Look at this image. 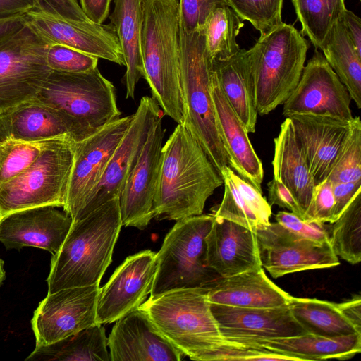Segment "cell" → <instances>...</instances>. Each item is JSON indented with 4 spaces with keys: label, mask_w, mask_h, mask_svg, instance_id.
Wrapping results in <instances>:
<instances>
[{
    "label": "cell",
    "mask_w": 361,
    "mask_h": 361,
    "mask_svg": "<svg viewBox=\"0 0 361 361\" xmlns=\"http://www.w3.org/2000/svg\"><path fill=\"white\" fill-rule=\"evenodd\" d=\"M26 24L25 14L0 19V42L20 30Z\"/></svg>",
    "instance_id": "11a10c76"
},
{
    "label": "cell",
    "mask_w": 361,
    "mask_h": 361,
    "mask_svg": "<svg viewBox=\"0 0 361 361\" xmlns=\"http://www.w3.org/2000/svg\"><path fill=\"white\" fill-rule=\"evenodd\" d=\"M351 97L324 55L315 51L300 78L283 104V116L317 114L342 120L353 118Z\"/></svg>",
    "instance_id": "5bb4252c"
},
{
    "label": "cell",
    "mask_w": 361,
    "mask_h": 361,
    "mask_svg": "<svg viewBox=\"0 0 361 361\" xmlns=\"http://www.w3.org/2000/svg\"><path fill=\"white\" fill-rule=\"evenodd\" d=\"M275 219L276 222L300 237L317 243L329 241L330 233L324 223L307 221L286 211H279Z\"/></svg>",
    "instance_id": "f6af8a7d"
},
{
    "label": "cell",
    "mask_w": 361,
    "mask_h": 361,
    "mask_svg": "<svg viewBox=\"0 0 361 361\" xmlns=\"http://www.w3.org/2000/svg\"><path fill=\"white\" fill-rule=\"evenodd\" d=\"M96 324L49 345L35 346L29 361H111L105 329Z\"/></svg>",
    "instance_id": "4dcf8cb0"
},
{
    "label": "cell",
    "mask_w": 361,
    "mask_h": 361,
    "mask_svg": "<svg viewBox=\"0 0 361 361\" xmlns=\"http://www.w3.org/2000/svg\"><path fill=\"white\" fill-rule=\"evenodd\" d=\"M329 242L334 253L353 265L361 260V190L333 223Z\"/></svg>",
    "instance_id": "d590c367"
},
{
    "label": "cell",
    "mask_w": 361,
    "mask_h": 361,
    "mask_svg": "<svg viewBox=\"0 0 361 361\" xmlns=\"http://www.w3.org/2000/svg\"><path fill=\"white\" fill-rule=\"evenodd\" d=\"M331 183L361 181V121L353 117L350 129L328 178Z\"/></svg>",
    "instance_id": "8d00e7d4"
},
{
    "label": "cell",
    "mask_w": 361,
    "mask_h": 361,
    "mask_svg": "<svg viewBox=\"0 0 361 361\" xmlns=\"http://www.w3.org/2000/svg\"><path fill=\"white\" fill-rule=\"evenodd\" d=\"M228 4L242 20H248L260 32V36L283 23V0H228Z\"/></svg>",
    "instance_id": "f35d334b"
},
{
    "label": "cell",
    "mask_w": 361,
    "mask_h": 361,
    "mask_svg": "<svg viewBox=\"0 0 361 361\" xmlns=\"http://www.w3.org/2000/svg\"><path fill=\"white\" fill-rule=\"evenodd\" d=\"M208 288H183L150 296L140 307L178 350L191 360L208 361L228 342L221 336L207 298Z\"/></svg>",
    "instance_id": "5b68a950"
},
{
    "label": "cell",
    "mask_w": 361,
    "mask_h": 361,
    "mask_svg": "<svg viewBox=\"0 0 361 361\" xmlns=\"http://www.w3.org/2000/svg\"><path fill=\"white\" fill-rule=\"evenodd\" d=\"M288 306L307 333L329 338L361 334L341 314L335 302L290 296Z\"/></svg>",
    "instance_id": "1f68e13d"
},
{
    "label": "cell",
    "mask_w": 361,
    "mask_h": 361,
    "mask_svg": "<svg viewBox=\"0 0 361 361\" xmlns=\"http://www.w3.org/2000/svg\"><path fill=\"white\" fill-rule=\"evenodd\" d=\"M229 6L214 8L205 27L204 36L207 51L212 59H226L240 50L236 38L244 23Z\"/></svg>",
    "instance_id": "e575fe53"
},
{
    "label": "cell",
    "mask_w": 361,
    "mask_h": 361,
    "mask_svg": "<svg viewBox=\"0 0 361 361\" xmlns=\"http://www.w3.org/2000/svg\"><path fill=\"white\" fill-rule=\"evenodd\" d=\"M33 8L49 15L77 22L90 21L77 0H32Z\"/></svg>",
    "instance_id": "7dc6e473"
},
{
    "label": "cell",
    "mask_w": 361,
    "mask_h": 361,
    "mask_svg": "<svg viewBox=\"0 0 361 361\" xmlns=\"http://www.w3.org/2000/svg\"><path fill=\"white\" fill-rule=\"evenodd\" d=\"M315 185L328 178L351 121L317 114L289 117Z\"/></svg>",
    "instance_id": "603a6c76"
},
{
    "label": "cell",
    "mask_w": 361,
    "mask_h": 361,
    "mask_svg": "<svg viewBox=\"0 0 361 361\" xmlns=\"http://www.w3.org/2000/svg\"><path fill=\"white\" fill-rule=\"evenodd\" d=\"M290 295L274 284L262 267L220 277L208 287L211 304L244 308H270L288 304Z\"/></svg>",
    "instance_id": "484cf974"
},
{
    "label": "cell",
    "mask_w": 361,
    "mask_h": 361,
    "mask_svg": "<svg viewBox=\"0 0 361 361\" xmlns=\"http://www.w3.org/2000/svg\"><path fill=\"white\" fill-rule=\"evenodd\" d=\"M223 184L202 147L178 123L162 148L154 218L178 221L200 215L207 199Z\"/></svg>",
    "instance_id": "6da1fadb"
},
{
    "label": "cell",
    "mask_w": 361,
    "mask_h": 361,
    "mask_svg": "<svg viewBox=\"0 0 361 361\" xmlns=\"http://www.w3.org/2000/svg\"><path fill=\"white\" fill-rule=\"evenodd\" d=\"M212 360H292L295 357L269 351L262 348H254L230 341L217 347L209 354L208 361Z\"/></svg>",
    "instance_id": "b9f144b4"
},
{
    "label": "cell",
    "mask_w": 361,
    "mask_h": 361,
    "mask_svg": "<svg viewBox=\"0 0 361 361\" xmlns=\"http://www.w3.org/2000/svg\"><path fill=\"white\" fill-rule=\"evenodd\" d=\"M334 207L331 223L342 214L357 192L361 190V181L332 183Z\"/></svg>",
    "instance_id": "681fc988"
},
{
    "label": "cell",
    "mask_w": 361,
    "mask_h": 361,
    "mask_svg": "<svg viewBox=\"0 0 361 361\" xmlns=\"http://www.w3.org/2000/svg\"><path fill=\"white\" fill-rule=\"evenodd\" d=\"M221 336L228 341L250 342L307 333L292 314L288 304L270 308H244L211 304Z\"/></svg>",
    "instance_id": "d6986e66"
},
{
    "label": "cell",
    "mask_w": 361,
    "mask_h": 361,
    "mask_svg": "<svg viewBox=\"0 0 361 361\" xmlns=\"http://www.w3.org/2000/svg\"><path fill=\"white\" fill-rule=\"evenodd\" d=\"M345 30L357 53L361 56V21L351 11L345 9L341 18Z\"/></svg>",
    "instance_id": "816d5d0a"
},
{
    "label": "cell",
    "mask_w": 361,
    "mask_h": 361,
    "mask_svg": "<svg viewBox=\"0 0 361 361\" xmlns=\"http://www.w3.org/2000/svg\"><path fill=\"white\" fill-rule=\"evenodd\" d=\"M1 219V215H0V219Z\"/></svg>",
    "instance_id": "6f0895ef"
},
{
    "label": "cell",
    "mask_w": 361,
    "mask_h": 361,
    "mask_svg": "<svg viewBox=\"0 0 361 361\" xmlns=\"http://www.w3.org/2000/svg\"><path fill=\"white\" fill-rule=\"evenodd\" d=\"M76 142L49 140L35 161L21 173L0 185V215L46 205L63 207Z\"/></svg>",
    "instance_id": "9c48e42d"
},
{
    "label": "cell",
    "mask_w": 361,
    "mask_h": 361,
    "mask_svg": "<svg viewBox=\"0 0 361 361\" xmlns=\"http://www.w3.org/2000/svg\"><path fill=\"white\" fill-rule=\"evenodd\" d=\"M180 25L187 32L204 29L212 11L229 6L228 0H180Z\"/></svg>",
    "instance_id": "7bdbcfd3"
},
{
    "label": "cell",
    "mask_w": 361,
    "mask_h": 361,
    "mask_svg": "<svg viewBox=\"0 0 361 361\" xmlns=\"http://www.w3.org/2000/svg\"><path fill=\"white\" fill-rule=\"evenodd\" d=\"M32 8V0H0V19L23 15Z\"/></svg>",
    "instance_id": "db71d44e"
},
{
    "label": "cell",
    "mask_w": 361,
    "mask_h": 361,
    "mask_svg": "<svg viewBox=\"0 0 361 361\" xmlns=\"http://www.w3.org/2000/svg\"><path fill=\"white\" fill-rule=\"evenodd\" d=\"M140 47L144 78L152 98L164 115L182 123L178 0H143Z\"/></svg>",
    "instance_id": "3957f363"
},
{
    "label": "cell",
    "mask_w": 361,
    "mask_h": 361,
    "mask_svg": "<svg viewBox=\"0 0 361 361\" xmlns=\"http://www.w3.org/2000/svg\"><path fill=\"white\" fill-rule=\"evenodd\" d=\"M302 24V33L322 49L346 9L344 0H292Z\"/></svg>",
    "instance_id": "836d02e7"
},
{
    "label": "cell",
    "mask_w": 361,
    "mask_h": 361,
    "mask_svg": "<svg viewBox=\"0 0 361 361\" xmlns=\"http://www.w3.org/2000/svg\"><path fill=\"white\" fill-rule=\"evenodd\" d=\"M334 204L332 183L326 179L315 185L311 202L303 220L324 224L331 223Z\"/></svg>",
    "instance_id": "bcb514c9"
},
{
    "label": "cell",
    "mask_w": 361,
    "mask_h": 361,
    "mask_svg": "<svg viewBox=\"0 0 361 361\" xmlns=\"http://www.w3.org/2000/svg\"><path fill=\"white\" fill-rule=\"evenodd\" d=\"M133 114L111 122L76 142L63 211L78 221L90 193L97 185L114 152L127 132Z\"/></svg>",
    "instance_id": "7c38bea8"
},
{
    "label": "cell",
    "mask_w": 361,
    "mask_h": 361,
    "mask_svg": "<svg viewBox=\"0 0 361 361\" xmlns=\"http://www.w3.org/2000/svg\"><path fill=\"white\" fill-rule=\"evenodd\" d=\"M164 116L163 110L152 97L144 96L141 98L127 132L87 200L78 221L113 198L120 197L152 126Z\"/></svg>",
    "instance_id": "9a60e30c"
},
{
    "label": "cell",
    "mask_w": 361,
    "mask_h": 361,
    "mask_svg": "<svg viewBox=\"0 0 361 361\" xmlns=\"http://www.w3.org/2000/svg\"><path fill=\"white\" fill-rule=\"evenodd\" d=\"M47 141H0V185L11 180L28 168L40 154Z\"/></svg>",
    "instance_id": "74e56055"
},
{
    "label": "cell",
    "mask_w": 361,
    "mask_h": 361,
    "mask_svg": "<svg viewBox=\"0 0 361 361\" xmlns=\"http://www.w3.org/2000/svg\"><path fill=\"white\" fill-rule=\"evenodd\" d=\"M99 289L95 284L47 293L31 319L35 346L51 344L97 324Z\"/></svg>",
    "instance_id": "8fae6325"
},
{
    "label": "cell",
    "mask_w": 361,
    "mask_h": 361,
    "mask_svg": "<svg viewBox=\"0 0 361 361\" xmlns=\"http://www.w3.org/2000/svg\"><path fill=\"white\" fill-rule=\"evenodd\" d=\"M111 0H80V7L88 19L103 24L109 14Z\"/></svg>",
    "instance_id": "f907efd6"
},
{
    "label": "cell",
    "mask_w": 361,
    "mask_h": 361,
    "mask_svg": "<svg viewBox=\"0 0 361 361\" xmlns=\"http://www.w3.org/2000/svg\"><path fill=\"white\" fill-rule=\"evenodd\" d=\"M49 44L27 22L0 42V111L36 97L51 72Z\"/></svg>",
    "instance_id": "30bf717a"
},
{
    "label": "cell",
    "mask_w": 361,
    "mask_h": 361,
    "mask_svg": "<svg viewBox=\"0 0 361 361\" xmlns=\"http://www.w3.org/2000/svg\"><path fill=\"white\" fill-rule=\"evenodd\" d=\"M262 266L273 278L340 264L330 242L317 243L290 231L278 222L255 230Z\"/></svg>",
    "instance_id": "4fadbf2b"
},
{
    "label": "cell",
    "mask_w": 361,
    "mask_h": 361,
    "mask_svg": "<svg viewBox=\"0 0 361 361\" xmlns=\"http://www.w3.org/2000/svg\"><path fill=\"white\" fill-rule=\"evenodd\" d=\"M58 207L46 205L16 211L0 219V243L7 250L34 247L56 253L73 224Z\"/></svg>",
    "instance_id": "ffe728a7"
},
{
    "label": "cell",
    "mask_w": 361,
    "mask_h": 361,
    "mask_svg": "<svg viewBox=\"0 0 361 361\" xmlns=\"http://www.w3.org/2000/svg\"><path fill=\"white\" fill-rule=\"evenodd\" d=\"M162 118L152 126L120 195L122 226L144 229L154 218V199L166 132Z\"/></svg>",
    "instance_id": "2e32d148"
},
{
    "label": "cell",
    "mask_w": 361,
    "mask_h": 361,
    "mask_svg": "<svg viewBox=\"0 0 361 361\" xmlns=\"http://www.w3.org/2000/svg\"><path fill=\"white\" fill-rule=\"evenodd\" d=\"M223 171H225L232 180L247 206L259 219L261 225L268 224L272 214L271 206L263 197L262 191L235 173L230 166L226 167Z\"/></svg>",
    "instance_id": "ee69618b"
},
{
    "label": "cell",
    "mask_w": 361,
    "mask_h": 361,
    "mask_svg": "<svg viewBox=\"0 0 361 361\" xmlns=\"http://www.w3.org/2000/svg\"><path fill=\"white\" fill-rule=\"evenodd\" d=\"M121 226L119 197L73 222L60 250L51 255L47 293L99 284L111 262Z\"/></svg>",
    "instance_id": "7a4b0ae2"
},
{
    "label": "cell",
    "mask_w": 361,
    "mask_h": 361,
    "mask_svg": "<svg viewBox=\"0 0 361 361\" xmlns=\"http://www.w3.org/2000/svg\"><path fill=\"white\" fill-rule=\"evenodd\" d=\"M308 44L292 25L283 23L260 36L250 49L252 93L257 112L269 114L295 88L305 66Z\"/></svg>",
    "instance_id": "8992f818"
},
{
    "label": "cell",
    "mask_w": 361,
    "mask_h": 361,
    "mask_svg": "<svg viewBox=\"0 0 361 361\" xmlns=\"http://www.w3.org/2000/svg\"><path fill=\"white\" fill-rule=\"evenodd\" d=\"M157 269V252L152 250H143L126 258L99 289L97 323L115 322L138 309L151 292Z\"/></svg>",
    "instance_id": "e0dca14e"
},
{
    "label": "cell",
    "mask_w": 361,
    "mask_h": 361,
    "mask_svg": "<svg viewBox=\"0 0 361 361\" xmlns=\"http://www.w3.org/2000/svg\"><path fill=\"white\" fill-rule=\"evenodd\" d=\"M341 314L361 333V297L355 295L351 299L336 303Z\"/></svg>",
    "instance_id": "f5cc1de1"
},
{
    "label": "cell",
    "mask_w": 361,
    "mask_h": 361,
    "mask_svg": "<svg viewBox=\"0 0 361 361\" xmlns=\"http://www.w3.org/2000/svg\"><path fill=\"white\" fill-rule=\"evenodd\" d=\"M212 61L206 47L204 29L187 32L180 25L181 124L221 175L231 162L220 135L212 95Z\"/></svg>",
    "instance_id": "277c9868"
},
{
    "label": "cell",
    "mask_w": 361,
    "mask_h": 361,
    "mask_svg": "<svg viewBox=\"0 0 361 361\" xmlns=\"http://www.w3.org/2000/svg\"><path fill=\"white\" fill-rule=\"evenodd\" d=\"M207 266L221 277L262 267L255 231L214 216L205 238Z\"/></svg>",
    "instance_id": "cb8c5ba5"
},
{
    "label": "cell",
    "mask_w": 361,
    "mask_h": 361,
    "mask_svg": "<svg viewBox=\"0 0 361 361\" xmlns=\"http://www.w3.org/2000/svg\"><path fill=\"white\" fill-rule=\"evenodd\" d=\"M6 279V271L4 269V261L0 258V286L4 282V281Z\"/></svg>",
    "instance_id": "9f6ffc18"
},
{
    "label": "cell",
    "mask_w": 361,
    "mask_h": 361,
    "mask_svg": "<svg viewBox=\"0 0 361 361\" xmlns=\"http://www.w3.org/2000/svg\"><path fill=\"white\" fill-rule=\"evenodd\" d=\"M221 176L224 185V196L221 203L215 207L212 214L253 231L262 226L259 219L247 206L226 172L223 171Z\"/></svg>",
    "instance_id": "ab89813d"
},
{
    "label": "cell",
    "mask_w": 361,
    "mask_h": 361,
    "mask_svg": "<svg viewBox=\"0 0 361 361\" xmlns=\"http://www.w3.org/2000/svg\"><path fill=\"white\" fill-rule=\"evenodd\" d=\"M107 345L111 361H180L183 355L140 307L116 322Z\"/></svg>",
    "instance_id": "44dd1931"
},
{
    "label": "cell",
    "mask_w": 361,
    "mask_h": 361,
    "mask_svg": "<svg viewBox=\"0 0 361 361\" xmlns=\"http://www.w3.org/2000/svg\"><path fill=\"white\" fill-rule=\"evenodd\" d=\"M326 61L348 90L351 99L361 108V56L349 39L341 19L334 26L322 49Z\"/></svg>",
    "instance_id": "d6a6232c"
},
{
    "label": "cell",
    "mask_w": 361,
    "mask_h": 361,
    "mask_svg": "<svg viewBox=\"0 0 361 361\" xmlns=\"http://www.w3.org/2000/svg\"><path fill=\"white\" fill-rule=\"evenodd\" d=\"M212 214L177 221L157 252V269L150 296L192 288H208L221 276L206 264L205 238Z\"/></svg>",
    "instance_id": "ba28073f"
},
{
    "label": "cell",
    "mask_w": 361,
    "mask_h": 361,
    "mask_svg": "<svg viewBox=\"0 0 361 361\" xmlns=\"http://www.w3.org/2000/svg\"><path fill=\"white\" fill-rule=\"evenodd\" d=\"M245 345L295 357L299 360H348L361 351V334L329 338L311 333L250 342Z\"/></svg>",
    "instance_id": "83f0119b"
},
{
    "label": "cell",
    "mask_w": 361,
    "mask_h": 361,
    "mask_svg": "<svg viewBox=\"0 0 361 361\" xmlns=\"http://www.w3.org/2000/svg\"><path fill=\"white\" fill-rule=\"evenodd\" d=\"M212 95L220 135L230 159L231 168L262 191L264 178L262 161L252 145L247 131L224 94L214 73Z\"/></svg>",
    "instance_id": "d4e9b609"
},
{
    "label": "cell",
    "mask_w": 361,
    "mask_h": 361,
    "mask_svg": "<svg viewBox=\"0 0 361 361\" xmlns=\"http://www.w3.org/2000/svg\"><path fill=\"white\" fill-rule=\"evenodd\" d=\"M213 71L228 102L247 133H255L258 114L252 93L249 51L212 61Z\"/></svg>",
    "instance_id": "f1b7e54d"
},
{
    "label": "cell",
    "mask_w": 361,
    "mask_h": 361,
    "mask_svg": "<svg viewBox=\"0 0 361 361\" xmlns=\"http://www.w3.org/2000/svg\"><path fill=\"white\" fill-rule=\"evenodd\" d=\"M274 143L273 178L290 191L305 214L315 184L290 118L281 124Z\"/></svg>",
    "instance_id": "4316f807"
},
{
    "label": "cell",
    "mask_w": 361,
    "mask_h": 361,
    "mask_svg": "<svg viewBox=\"0 0 361 361\" xmlns=\"http://www.w3.org/2000/svg\"><path fill=\"white\" fill-rule=\"evenodd\" d=\"M98 58L61 44H49L47 63L54 71L69 73L89 72L97 67Z\"/></svg>",
    "instance_id": "60d3db41"
},
{
    "label": "cell",
    "mask_w": 361,
    "mask_h": 361,
    "mask_svg": "<svg viewBox=\"0 0 361 361\" xmlns=\"http://www.w3.org/2000/svg\"><path fill=\"white\" fill-rule=\"evenodd\" d=\"M61 137L78 142L88 137L68 118L35 98L0 111V141L37 142Z\"/></svg>",
    "instance_id": "7402d4cb"
},
{
    "label": "cell",
    "mask_w": 361,
    "mask_h": 361,
    "mask_svg": "<svg viewBox=\"0 0 361 361\" xmlns=\"http://www.w3.org/2000/svg\"><path fill=\"white\" fill-rule=\"evenodd\" d=\"M25 15L27 23L49 44L69 47L98 59L125 66L121 45L111 23L77 22L34 8Z\"/></svg>",
    "instance_id": "ac0fdd59"
},
{
    "label": "cell",
    "mask_w": 361,
    "mask_h": 361,
    "mask_svg": "<svg viewBox=\"0 0 361 361\" xmlns=\"http://www.w3.org/2000/svg\"><path fill=\"white\" fill-rule=\"evenodd\" d=\"M269 203L287 209L290 212L304 219L305 213L298 204L290 191L281 183L273 178L268 184Z\"/></svg>",
    "instance_id": "c3c4849f"
},
{
    "label": "cell",
    "mask_w": 361,
    "mask_h": 361,
    "mask_svg": "<svg viewBox=\"0 0 361 361\" xmlns=\"http://www.w3.org/2000/svg\"><path fill=\"white\" fill-rule=\"evenodd\" d=\"M35 99L68 118L87 137L121 118L115 87L98 67L78 73L51 71Z\"/></svg>",
    "instance_id": "52a82bcc"
},
{
    "label": "cell",
    "mask_w": 361,
    "mask_h": 361,
    "mask_svg": "<svg viewBox=\"0 0 361 361\" xmlns=\"http://www.w3.org/2000/svg\"><path fill=\"white\" fill-rule=\"evenodd\" d=\"M109 16L122 50L126 71V98L135 99L136 85L145 76L141 54L143 0H113Z\"/></svg>",
    "instance_id": "f546056e"
}]
</instances>
